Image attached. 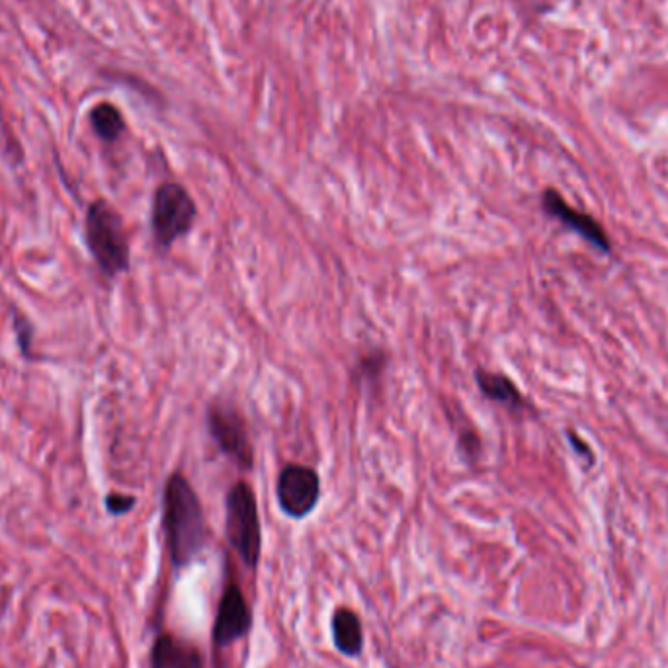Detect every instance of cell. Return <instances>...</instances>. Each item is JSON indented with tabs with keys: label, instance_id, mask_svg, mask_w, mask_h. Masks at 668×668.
Masks as SVG:
<instances>
[{
	"label": "cell",
	"instance_id": "6da1fadb",
	"mask_svg": "<svg viewBox=\"0 0 668 668\" xmlns=\"http://www.w3.org/2000/svg\"><path fill=\"white\" fill-rule=\"evenodd\" d=\"M163 530L176 571L188 569L206 549L208 526L202 501L182 473H172L165 485Z\"/></svg>",
	"mask_w": 668,
	"mask_h": 668
},
{
	"label": "cell",
	"instance_id": "7a4b0ae2",
	"mask_svg": "<svg viewBox=\"0 0 668 668\" xmlns=\"http://www.w3.org/2000/svg\"><path fill=\"white\" fill-rule=\"evenodd\" d=\"M86 245L102 274L114 278L129 268V243L124 219L110 202L90 204L84 221Z\"/></svg>",
	"mask_w": 668,
	"mask_h": 668
},
{
	"label": "cell",
	"instance_id": "3957f363",
	"mask_svg": "<svg viewBox=\"0 0 668 668\" xmlns=\"http://www.w3.org/2000/svg\"><path fill=\"white\" fill-rule=\"evenodd\" d=\"M225 534L241 561L256 569L262 553V526L251 485L239 481L225 499Z\"/></svg>",
	"mask_w": 668,
	"mask_h": 668
},
{
	"label": "cell",
	"instance_id": "277c9868",
	"mask_svg": "<svg viewBox=\"0 0 668 668\" xmlns=\"http://www.w3.org/2000/svg\"><path fill=\"white\" fill-rule=\"evenodd\" d=\"M198 217V208L190 192L176 182H165L157 188L153 200L151 225L161 249H170L178 239L188 235Z\"/></svg>",
	"mask_w": 668,
	"mask_h": 668
},
{
	"label": "cell",
	"instance_id": "5b68a950",
	"mask_svg": "<svg viewBox=\"0 0 668 668\" xmlns=\"http://www.w3.org/2000/svg\"><path fill=\"white\" fill-rule=\"evenodd\" d=\"M208 428L219 450L241 469L249 471L254 461V448L243 415L231 405L215 403L209 407Z\"/></svg>",
	"mask_w": 668,
	"mask_h": 668
},
{
	"label": "cell",
	"instance_id": "8992f818",
	"mask_svg": "<svg viewBox=\"0 0 668 668\" xmlns=\"http://www.w3.org/2000/svg\"><path fill=\"white\" fill-rule=\"evenodd\" d=\"M276 497L282 512L292 520L307 518L321 499V477L315 469L288 463L278 477Z\"/></svg>",
	"mask_w": 668,
	"mask_h": 668
},
{
	"label": "cell",
	"instance_id": "52a82bcc",
	"mask_svg": "<svg viewBox=\"0 0 668 668\" xmlns=\"http://www.w3.org/2000/svg\"><path fill=\"white\" fill-rule=\"evenodd\" d=\"M252 627V612L241 586L229 583L225 586L215 624H213V643L217 647H229L241 641Z\"/></svg>",
	"mask_w": 668,
	"mask_h": 668
},
{
	"label": "cell",
	"instance_id": "ba28073f",
	"mask_svg": "<svg viewBox=\"0 0 668 668\" xmlns=\"http://www.w3.org/2000/svg\"><path fill=\"white\" fill-rule=\"evenodd\" d=\"M543 209L559 219L561 223H565L569 229L577 231L581 237H585L588 243H592L594 247H598L600 251H610L612 245H610V239L606 235V231L600 227V223L588 215V213H583L579 209L571 208L565 198L557 192V190H545L543 192L542 198Z\"/></svg>",
	"mask_w": 668,
	"mask_h": 668
},
{
	"label": "cell",
	"instance_id": "9c48e42d",
	"mask_svg": "<svg viewBox=\"0 0 668 668\" xmlns=\"http://www.w3.org/2000/svg\"><path fill=\"white\" fill-rule=\"evenodd\" d=\"M149 668H204V657L194 643L163 631L153 641Z\"/></svg>",
	"mask_w": 668,
	"mask_h": 668
},
{
	"label": "cell",
	"instance_id": "30bf717a",
	"mask_svg": "<svg viewBox=\"0 0 668 668\" xmlns=\"http://www.w3.org/2000/svg\"><path fill=\"white\" fill-rule=\"evenodd\" d=\"M333 643L344 657H360L364 651V627L360 616L350 608H338L331 620Z\"/></svg>",
	"mask_w": 668,
	"mask_h": 668
},
{
	"label": "cell",
	"instance_id": "8fae6325",
	"mask_svg": "<svg viewBox=\"0 0 668 668\" xmlns=\"http://www.w3.org/2000/svg\"><path fill=\"white\" fill-rule=\"evenodd\" d=\"M475 381L481 389V393L499 403L508 409H522L524 407V397L518 391V387L514 385V381L510 377L502 376V374H495V372H487V370H477L475 372Z\"/></svg>",
	"mask_w": 668,
	"mask_h": 668
},
{
	"label": "cell",
	"instance_id": "7c38bea8",
	"mask_svg": "<svg viewBox=\"0 0 668 668\" xmlns=\"http://www.w3.org/2000/svg\"><path fill=\"white\" fill-rule=\"evenodd\" d=\"M90 122H92V129L94 133L102 139V141H116L120 139V135L126 129V122L122 112L110 104V102H100L94 106V110L90 112Z\"/></svg>",
	"mask_w": 668,
	"mask_h": 668
},
{
	"label": "cell",
	"instance_id": "4fadbf2b",
	"mask_svg": "<svg viewBox=\"0 0 668 668\" xmlns=\"http://www.w3.org/2000/svg\"><path fill=\"white\" fill-rule=\"evenodd\" d=\"M137 499L131 497V495H122V493H110L106 497V510L112 514V516H124L127 512L133 510Z\"/></svg>",
	"mask_w": 668,
	"mask_h": 668
},
{
	"label": "cell",
	"instance_id": "5bb4252c",
	"mask_svg": "<svg viewBox=\"0 0 668 668\" xmlns=\"http://www.w3.org/2000/svg\"><path fill=\"white\" fill-rule=\"evenodd\" d=\"M14 331L18 334V344L22 348V354L30 358L32 356V325L24 317H18L14 321Z\"/></svg>",
	"mask_w": 668,
	"mask_h": 668
},
{
	"label": "cell",
	"instance_id": "9a60e30c",
	"mask_svg": "<svg viewBox=\"0 0 668 668\" xmlns=\"http://www.w3.org/2000/svg\"><path fill=\"white\" fill-rule=\"evenodd\" d=\"M383 368H385V356H383V352L370 354V356H366V358L360 362V370L364 372V376H379Z\"/></svg>",
	"mask_w": 668,
	"mask_h": 668
},
{
	"label": "cell",
	"instance_id": "2e32d148",
	"mask_svg": "<svg viewBox=\"0 0 668 668\" xmlns=\"http://www.w3.org/2000/svg\"><path fill=\"white\" fill-rule=\"evenodd\" d=\"M460 444L461 450H463L467 456H471V458H475L477 452H479V448H481L479 438H477V434H475L473 430H465V432H461Z\"/></svg>",
	"mask_w": 668,
	"mask_h": 668
}]
</instances>
